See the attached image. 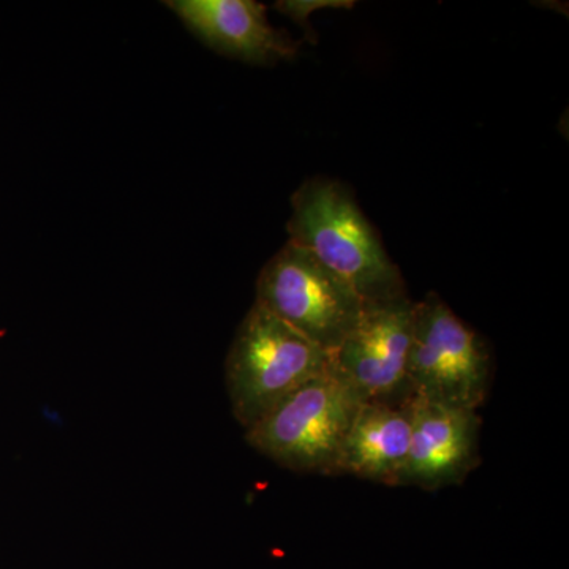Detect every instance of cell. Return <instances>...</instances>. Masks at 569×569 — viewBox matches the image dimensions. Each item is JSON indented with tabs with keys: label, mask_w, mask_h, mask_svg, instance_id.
I'll return each instance as SVG.
<instances>
[{
	"label": "cell",
	"mask_w": 569,
	"mask_h": 569,
	"mask_svg": "<svg viewBox=\"0 0 569 569\" xmlns=\"http://www.w3.org/2000/svg\"><path fill=\"white\" fill-rule=\"evenodd\" d=\"M288 241L317 257L358 291L365 302L407 296L400 269L346 186L309 179L291 198Z\"/></svg>",
	"instance_id": "6da1fadb"
},
{
	"label": "cell",
	"mask_w": 569,
	"mask_h": 569,
	"mask_svg": "<svg viewBox=\"0 0 569 569\" xmlns=\"http://www.w3.org/2000/svg\"><path fill=\"white\" fill-rule=\"evenodd\" d=\"M331 367V355L260 305L239 325L224 362L236 421L244 429Z\"/></svg>",
	"instance_id": "7a4b0ae2"
},
{
	"label": "cell",
	"mask_w": 569,
	"mask_h": 569,
	"mask_svg": "<svg viewBox=\"0 0 569 569\" xmlns=\"http://www.w3.org/2000/svg\"><path fill=\"white\" fill-rule=\"evenodd\" d=\"M362 403L329 367L249 427L246 440L254 451L296 473L337 477L343 441Z\"/></svg>",
	"instance_id": "3957f363"
},
{
	"label": "cell",
	"mask_w": 569,
	"mask_h": 569,
	"mask_svg": "<svg viewBox=\"0 0 569 569\" xmlns=\"http://www.w3.org/2000/svg\"><path fill=\"white\" fill-rule=\"evenodd\" d=\"M488 347L436 293L415 302L407 380L413 397L478 410L489 395Z\"/></svg>",
	"instance_id": "277c9868"
},
{
	"label": "cell",
	"mask_w": 569,
	"mask_h": 569,
	"mask_svg": "<svg viewBox=\"0 0 569 569\" xmlns=\"http://www.w3.org/2000/svg\"><path fill=\"white\" fill-rule=\"evenodd\" d=\"M254 302L329 355L350 336L365 309L343 277L290 241L261 269Z\"/></svg>",
	"instance_id": "5b68a950"
},
{
	"label": "cell",
	"mask_w": 569,
	"mask_h": 569,
	"mask_svg": "<svg viewBox=\"0 0 569 569\" xmlns=\"http://www.w3.org/2000/svg\"><path fill=\"white\" fill-rule=\"evenodd\" d=\"M415 302L408 296L365 302L361 320L331 353V369L362 402L406 403L413 399L407 356Z\"/></svg>",
	"instance_id": "8992f818"
},
{
	"label": "cell",
	"mask_w": 569,
	"mask_h": 569,
	"mask_svg": "<svg viewBox=\"0 0 569 569\" xmlns=\"http://www.w3.org/2000/svg\"><path fill=\"white\" fill-rule=\"evenodd\" d=\"M410 451L399 486L440 490L459 486L481 462L478 410L411 399Z\"/></svg>",
	"instance_id": "52a82bcc"
},
{
	"label": "cell",
	"mask_w": 569,
	"mask_h": 569,
	"mask_svg": "<svg viewBox=\"0 0 569 569\" xmlns=\"http://www.w3.org/2000/svg\"><path fill=\"white\" fill-rule=\"evenodd\" d=\"M168 7L208 47L253 63L291 59L298 47L269 24L263 3L253 0H173Z\"/></svg>",
	"instance_id": "ba28073f"
},
{
	"label": "cell",
	"mask_w": 569,
	"mask_h": 569,
	"mask_svg": "<svg viewBox=\"0 0 569 569\" xmlns=\"http://www.w3.org/2000/svg\"><path fill=\"white\" fill-rule=\"evenodd\" d=\"M411 400L406 403L366 402L343 441L337 477L399 486L411 441Z\"/></svg>",
	"instance_id": "9c48e42d"
},
{
	"label": "cell",
	"mask_w": 569,
	"mask_h": 569,
	"mask_svg": "<svg viewBox=\"0 0 569 569\" xmlns=\"http://www.w3.org/2000/svg\"><path fill=\"white\" fill-rule=\"evenodd\" d=\"M355 2L348 0H287V2L277 3V10L288 14L291 20L301 24L307 33H313L309 24L310 14L313 11L326 9H351Z\"/></svg>",
	"instance_id": "30bf717a"
}]
</instances>
